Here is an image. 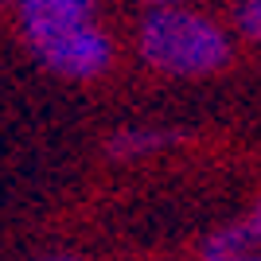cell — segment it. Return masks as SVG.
I'll return each mask as SVG.
<instances>
[{
  "instance_id": "ba28073f",
  "label": "cell",
  "mask_w": 261,
  "mask_h": 261,
  "mask_svg": "<svg viewBox=\"0 0 261 261\" xmlns=\"http://www.w3.org/2000/svg\"><path fill=\"white\" fill-rule=\"evenodd\" d=\"M234 261H257V257H246V253H242V257H234Z\"/></svg>"
},
{
  "instance_id": "5b68a950",
  "label": "cell",
  "mask_w": 261,
  "mask_h": 261,
  "mask_svg": "<svg viewBox=\"0 0 261 261\" xmlns=\"http://www.w3.org/2000/svg\"><path fill=\"white\" fill-rule=\"evenodd\" d=\"M234 16H238V28H242V32L261 43V0H238Z\"/></svg>"
},
{
  "instance_id": "6da1fadb",
  "label": "cell",
  "mask_w": 261,
  "mask_h": 261,
  "mask_svg": "<svg viewBox=\"0 0 261 261\" xmlns=\"http://www.w3.org/2000/svg\"><path fill=\"white\" fill-rule=\"evenodd\" d=\"M141 55L164 74H211L230 59V39L207 16H195L175 4H160L141 23Z\"/></svg>"
},
{
  "instance_id": "52a82bcc",
  "label": "cell",
  "mask_w": 261,
  "mask_h": 261,
  "mask_svg": "<svg viewBox=\"0 0 261 261\" xmlns=\"http://www.w3.org/2000/svg\"><path fill=\"white\" fill-rule=\"evenodd\" d=\"M144 4H179V0H144Z\"/></svg>"
},
{
  "instance_id": "3957f363",
  "label": "cell",
  "mask_w": 261,
  "mask_h": 261,
  "mask_svg": "<svg viewBox=\"0 0 261 261\" xmlns=\"http://www.w3.org/2000/svg\"><path fill=\"white\" fill-rule=\"evenodd\" d=\"M253 238L250 226H226L218 230V234H211L207 246H203V261H234L246 253V242Z\"/></svg>"
},
{
  "instance_id": "9c48e42d",
  "label": "cell",
  "mask_w": 261,
  "mask_h": 261,
  "mask_svg": "<svg viewBox=\"0 0 261 261\" xmlns=\"http://www.w3.org/2000/svg\"><path fill=\"white\" fill-rule=\"evenodd\" d=\"M47 261H74V257H47Z\"/></svg>"
},
{
  "instance_id": "7a4b0ae2",
  "label": "cell",
  "mask_w": 261,
  "mask_h": 261,
  "mask_svg": "<svg viewBox=\"0 0 261 261\" xmlns=\"http://www.w3.org/2000/svg\"><path fill=\"white\" fill-rule=\"evenodd\" d=\"M20 28L32 51L59 43L66 35H78L86 28H98V0H16Z\"/></svg>"
},
{
  "instance_id": "277c9868",
  "label": "cell",
  "mask_w": 261,
  "mask_h": 261,
  "mask_svg": "<svg viewBox=\"0 0 261 261\" xmlns=\"http://www.w3.org/2000/svg\"><path fill=\"white\" fill-rule=\"evenodd\" d=\"M168 141L164 133H148V129H125L109 141V152L113 156H141V152H152Z\"/></svg>"
},
{
  "instance_id": "8992f818",
  "label": "cell",
  "mask_w": 261,
  "mask_h": 261,
  "mask_svg": "<svg viewBox=\"0 0 261 261\" xmlns=\"http://www.w3.org/2000/svg\"><path fill=\"white\" fill-rule=\"evenodd\" d=\"M250 230H253V238H261V203H257V211H253V222H250Z\"/></svg>"
}]
</instances>
